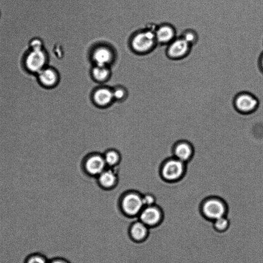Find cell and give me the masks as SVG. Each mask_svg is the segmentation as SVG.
<instances>
[{
	"instance_id": "cell-1",
	"label": "cell",
	"mask_w": 263,
	"mask_h": 263,
	"mask_svg": "<svg viewBox=\"0 0 263 263\" xmlns=\"http://www.w3.org/2000/svg\"><path fill=\"white\" fill-rule=\"evenodd\" d=\"M131 47L136 53L146 54L153 51L158 46L155 32L146 30L135 34L131 40Z\"/></svg>"
},
{
	"instance_id": "cell-2",
	"label": "cell",
	"mask_w": 263,
	"mask_h": 263,
	"mask_svg": "<svg viewBox=\"0 0 263 263\" xmlns=\"http://www.w3.org/2000/svg\"><path fill=\"white\" fill-rule=\"evenodd\" d=\"M200 210L205 218L211 221L227 216V214L226 203L220 198L215 197L205 200L201 205Z\"/></svg>"
},
{
	"instance_id": "cell-3",
	"label": "cell",
	"mask_w": 263,
	"mask_h": 263,
	"mask_svg": "<svg viewBox=\"0 0 263 263\" xmlns=\"http://www.w3.org/2000/svg\"><path fill=\"white\" fill-rule=\"evenodd\" d=\"M233 105L235 109L243 114H249L255 111L260 105V99L254 94L241 91L233 97Z\"/></svg>"
},
{
	"instance_id": "cell-4",
	"label": "cell",
	"mask_w": 263,
	"mask_h": 263,
	"mask_svg": "<svg viewBox=\"0 0 263 263\" xmlns=\"http://www.w3.org/2000/svg\"><path fill=\"white\" fill-rule=\"evenodd\" d=\"M185 163L174 158L166 160L161 167L162 177L168 181H176L180 179L185 172Z\"/></svg>"
},
{
	"instance_id": "cell-5",
	"label": "cell",
	"mask_w": 263,
	"mask_h": 263,
	"mask_svg": "<svg viewBox=\"0 0 263 263\" xmlns=\"http://www.w3.org/2000/svg\"><path fill=\"white\" fill-rule=\"evenodd\" d=\"M192 48V46L179 36L166 47V56L171 60H182L190 54Z\"/></svg>"
},
{
	"instance_id": "cell-6",
	"label": "cell",
	"mask_w": 263,
	"mask_h": 263,
	"mask_svg": "<svg viewBox=\"0 0 263 263\" xmlns=\"http://www.w3.org/2000/svg\"><path fill=\"white\" fill-rule=\"evenodd\" d=\"M48 62V57L45 50L31 51L26 56L25 65L30 72L38 74L46 67Z\"/></svg>"
},
{
	"instance_id": "cell-7",
	"label": "cell",
	"mask_w": 263,
	"mask_h": 263,
	"mask_svg": "<svg viewBox=\"0 0 263 263\" xmlns=\"http://www.w3.org/2000/svg\"><path fill=\"white\" fill-rule=\"evenodd\" d=\"M91 59L94 66L107 67L110 68L115 62V56L111 49L107 46H102L94 50Z\"/></svg>"
},
{
	"instance_id": "cell-8",
	"label": "cell",
	"mask_w": 263,
	"mask_h": 263,
	"mask_svg": "<svg viewBox=\"0 0 263 263\" xmlns=\"http://www.w3.org/2000/svg\"><path fill=\"white\" fill-rule=\"evenodd\" d=\"M139 220L149 228L159 225L163 219V212L156 205L145 207L138 215Z\"/></svg>"
},
{
	"instance_id": "cell-9",
	"label": "cell",
	"mask_w": 263,
	"mask_h": 263,
	"mask_svg": "<svg viewBox=\"0 0 263 263\" xmlns=\"http://www.w3.org/2000/svg\"><path fill=\"white\" fill-rule=\"evenodd\" d=\"M124 213L130 216H138L144 207L142 198L135 194L126 196L120 204Z\"/></svg>"
},
{
	"instance_id": "cell-10",
	"label": "cell",
	"mask_w": 263,
	"mask_h": 263,
	"mask_svg": "<svg viewBox=\"0 0 263 263\" xmlns=\"http://www.w3.org/2000/svg\"><path fill=\"white\" fill-rule=\"evenodd\" d=\"M155 36L157 44L166 47L177 37L176 31L172 24L166 22L158 27Z\"/></svg>"
},
{
	"instance_id": "cell-11",
	"label": "cell",
	"mask_w": 263,
	"mask_h": 263,
	"mask_svg": "<svg viewBox=\"0 0 263 263\" xmlns=\"http://www.w3.org/2000/svg\"><path fill=\"white\" fill-rule=\"evenodd\" d=\"M37 75L39 82L47 88L53 89L59 84V74L53 67H46Z\"/></svg>"
},
{
	"instance_id": "cell-12",
	"label": "cell",
	"mask_w": 263,
	"mask_h": 263,
	"mask_svg": "<svg viewBox=\"0 0 263 263\" xmlns=\"http://www.w3.org/2000/svg\"><path fill=\"white\" fill-rule=\"evenodd\" d=\"M94 104L99 107H105L113 103L112 89L108 87H101L94 92L92 96Z\"/></svg>"
},
{
	"instance_id": "cell-13",
	"label": "cell",
	"mask_w": 263,
	"mask_h": 263,
	"mask_svg": "<svg viewBox=\"0 0 263 263\" xmlns=\"http://www.w3.org/2000/svg\"><path fill=\"white\" fill-rule=\"evenodd\" d=\"M194 150L190 144L185 141L177 143L173 148L174 157L186 163L193 155Z\"/></svg>"
},
{
	"instance_id": "cell-14",
	"label": "cell",
	"mask_w": 263,
	"mask_h": 263,
	"mask_svg": "<svg viewBox=\"0 0 263 263\" xmlns=\"http://www.w3.org/2000/svg\"><path fill=\"white\" fill-rule=\"evenodd\" d=\"M149 228L139 220L134 222L130 228V234L136 241L145 240L148 235Z\"/></svg>"
},
{
	"instance_id": "cell-15",
	"label": "cell",
	"mask_w": 263,
	"mask_h": 263,
	"mask_svg": "<svg viewBox=\"0 0 263 263\" xmlns=\"http://www.w3.org/2000/svg\"><path fill=\"white\" fill-rule=\"evenodd\" d=\"M105 160L99 156L92 157L86 164L88 171L93 175L102 174L105 169Z\"/></svg>"
},
{
	"instance_id": "cell-16",
	"label": "cell",
	"mask_w": 263,
	"mask_h": 263,
	"mask_svg": "<svg viewBox=\"0 0 263 263\" xmlns=\"http://www.w3.org/2000/svg\"><path fill=\"white\" fill-rule=\"evenodd\" d=\"M111 72L109 67L95 66L91 71V75L97 82L106 83L110 77Z\"/></svg>"
},
{
	"instance_id": "cell-17",
	"label": "cell",
	"mask_w": 263,
	"mask_h": 263,
	"mask_svg": "<svg viewBox=\"0 0 263 263\" xmlns=\"http://www.w3.org/2000/svg\"><path fill=\"white\" fill-rule=\"evenodd\" d=\"M214 230L219 233L227 231L230 228L231 221L227 216L219 217L212 221Z\"/></svg>"
},
{
	"instance_id": "cell-18",
	"label": "cell",
	"mask_w": 263,
	"mask_h": 263,
	"mask_svg": "<svg viewBox=\"0 0 263 263\" xmlns=\"http://www.w3.org/2000/svg\"><path fill=\"white\" fill-rule=\"evenodd\" d=\"M180 37L184 39L192 47L198 42L199 37L197 32L193 29H188L184 30Z\"/></svg>"
},
{
	"instance_id": "cell-19",
	"label": "cell",
	"mask_w": 263,
	"mask_h": 263,
	"mask_svg": "<svg viewBox=\"0 0 263 263\" xmlns=\"http://www.w3.org/2000/svg\"><path fill=\"white\" fill-rule=\"evenodd\" d=\"M115 180V174L111 171L103 172L99 177L100 184L106 188L112 187Z\"/></svg>"
},
{
	"instance_id": "cell-20",
	"label": "cell",
	"mask_w": 263,
	"mask_h": 263,
	"mask_svg": "<svg viewBox=\"0 0 263 263\" xmlns=\"http://www.w3.org/2000/svg\"><path fill=\"white\" fill-rule=\"evenodd\" d=\"M113 90L114 99L117 102H123L125 100L127 96V93L125 89L122 87H116Z\"/></svg>"
},
{
	"instance_id": "cell-21",
	"label": "cell",
	"mask_w": 263,
	"mask_h": 263,
	"mask_svg": "<svg viewBox=\"0 0 263 263\" xmlns=\"http://www.w3.org/2000/svg\"><path fill=\"white\" fill-rule=\"evenodd\" d=\"M31 51H41L45 49V43L39 38H34L30 43Z\"/></svg>"
},
{
	"instance_id": "cell-22",
	"label": "cell",
	"mask_w": 263,
	"mask_h": 263,
	"mask_svg": "<svg viewBox=\"0 0 263 263\" xmlns=\"http://www.w3.org/2000/svg\"><path fill=\"white\" fill-rule=\"evenodd\" d=\"M119 157L117 154L113 151L108 152L105 156L106 163L110 166H113L118 161Z\"/></svg>"
},
{
	"instance_id": "cell-23",
	"label": "cell",
	"mask_w": 263,
	"mask_h": 263,
	"mask_svg": "<svg viewBox=\"0 0 263 263\" xmlns=\"http://www.w3.org/2000/svg\"><path fill=\"white\" fill-rule=\"evenodd\" d=\"M26 263H49V261L43 255L36 254L30 256Z\"/></svg>"
},
{
	"instance_id": "cell-24",
	"label": "cell",
	"mask_w": 263,
	"mask_h": 263,
	"mask_svg": "<svg viewBox=\"0 0 263 263\" xmlns=\"http://www.w3.org/2000/svg\"><path fill=\"white\" fill-rule=\"evenodd\" d=\"M142 199L144 207L152 206L156 205V197L151 193L146 194L142 198Z\"/></svg>"
},
{
	"instance_id": "cell-25",
	"label": "cell",
	"mask_w": 263,
	"mask_h": 263,
	"mask_svg": "<svg viewBox=\"0 0 263 263\" xmlns=\"http://www.w3.org/2000/svg\"><path fill=\"white\" fill-rule=\"evenodd\" d=\"M258 67L260 72L263 74V52L259 56L258 59Z\"/></svg>"
},
{
	"instance_id": "cell-26",
	"label": "cell",
	"mask_w": 263,
	"mask_h": 263,
	"mask_svg": "<svg viewBox=\"0 0 263 263\" xmlns=\"http://www.w3.org/2000/svg\"><path fill=\"white\" fill-rule=\"evenodd\" d=\"M49 263H69L66 260L60 259V258H56L53 259L49 262Z\"/></svg>"
},
{
	"instance_id": "cell-27",
	"label": "cell",
	"mask_w": 263,
	"mask_h": 263,
	"mask_svg": "<svg viewBox=\"0 0 263 263\" xmlns=\"http://www.w3.org/2000/svg\"><path fill=\"white\" fill-rule=\"evenodd\" d=\"M191 255V256H192V255ZM192 257H191V258H192ZM191 258H190V259H191ZM193 259H194V258H193ZM191 263H194V262H195V261H193V259H191Z\"/></svg>"
},
{
	"instance_id": "cell-28",
	"label": "cell",
	"mask_w": 263,
	"mask_h": 263,
	"mask_svg": "<svg viewBox=\"0 0 263 263\" xmlns=\"http://www.w3.org/2000/svg\"><path fill=\"white\" fill-rule=\"evenodd\" d=\"M197 254H196V255H197ZM192 258V257L191 258V259ZM191 259H190V260H191Z\"/></svg>"
}]
</instances>
